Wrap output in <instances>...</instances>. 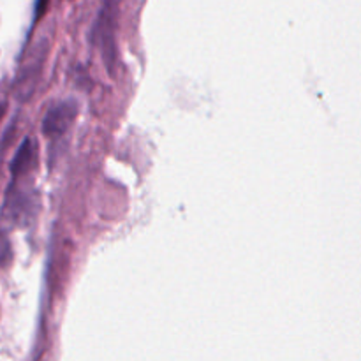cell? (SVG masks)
I'll return each instance as SVG.
<instances>
[{"label":"cell","instance_id":"6da1fadb","mask_svg":"<svg viewBox=\"0 0 361 361\" xmlns=\"http://www.w3.org/2000/svg\"><path fill=\"white\" fill-rule=\"evenodd\" d=\"M74 116H76V104H71V102L56 104L46 115L44 123H42V130L48 136H59L60 133L67 130V127L71 126Z\"/></svg>","mask_w":361,"mask_h":361},{"label":"cell","instance_id":"7a4b0ae2","mask_svg":"<svg viewBox=\"0 0 361 361\" xmlns=\"http://www.w3.org/2000/svg\"><path fill=\"white\" fill-rule=\"evenodd\" d=\"M113 14H115V7L111 6V0H108L97 18V34L102 37V53H104V59L109 66H113V60H115V44H113V27H115L113 23H115V20H113Z\"/></svg>","mask_w":361,"mask_h":361},{"label":"cell","instance_id":"3957f363","mask_svg":"<svg viewBox=\"0 0 361 361\" xmlns=\"http://www.w3.org/2000/svg\"><path fill=\"white\" fill-rule=\"evenodd\" d=\"M30 161H32V143L30 140H25L23 143H21L20 150H18L16 155H14L13 162H11V173H13V176H18L21 175V173L27 171Z\"/></svg>","mask_w":361,"mask_h":361},{"label":"cell","instance_id":"277c9868","mask_svg":"<svg viewBox=\"0 0 361 361\" xmlns=\"http://www.w3.org/2000/svg\"><path fill=\"white\" fill-rule=\"evenodd\" d=\"M48 2L49 0H35V16H34V21H37L39 18L44 14L46 7H48Z\"/></svg>","mask_w":361,"mask_h":361},{"label":"cell","instance_id":"5b68a950","mask_svg":"<svg viewBox=\"0 0 361 361\" xmlns=\"http://www.w3.org/2000/svg\"><path fill=\"white\" fill-rule=\"evenodd\" d=\"M2 113H4V108H2V104H0V116H2Z\"/></svg>","mask_w":361,"mask_h":361}]
</instances>
